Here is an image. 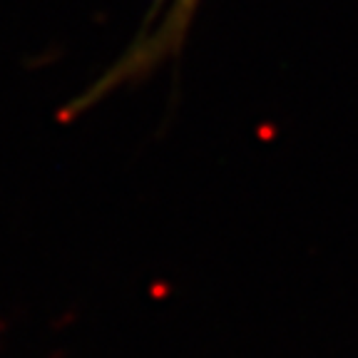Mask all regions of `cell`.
Here are the masks:
<instances>
[{
  "mask_svg": "<svg viewBox=\"0 0 358 358\" xmlns=\"http://www.w3.org/2000/svg\"><path fill=\"white\" fill-rule=\"evenodd\" d=\"M201 3L204 0H152L140 30L134 33L127 48L100 78L90 83L83 95L67 105L62 120L80 117L100 102L110 100L115 92L147 83L162 67L182 57Z\"/></svg>",
  "mask_w": 358,
  "mask_h": 358,
  "instance_id": "6da1fadb",
  "label": "cell"
}]
</instances>
